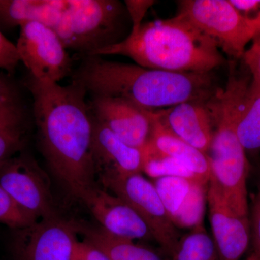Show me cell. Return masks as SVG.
Instances as JSON below:
<instances>
[{"label": "cell", "instance_id": "obj_1", "mask_svg": "<svg viewBox=\"0 0 260 260\" xmlns=\"http://www.w3.org/2000/svg\"><path fill=\"white\" fill-rule=\"evenodd\" d=\"M23 85L31 94L32 115L43 156L63 187L81 199L95 186L92 154L93 119L85 89L43 82L29 74Z\"/></svg>", "mask_w": 260, "mask_h": 260}, {"label": "cell", "instance_id": "obj_2", "mask_svg": "<svg viewBox=\"0 0 260 260\" xmlns=\"http://www.w3.org/2000/svg\"><path fill=\"white\" fill-rule=\"evenodd\" d=\"M71 82L90 96L118 98L148 111L183 102H206L215 93L213 72L179 73L148 69L138 64L107 60L100 56H82Z\"/></svg>", "mask_w": 260, "mask_h": 260}, {"label": "cell", "instance_id": "obj_3", "mask_svg": "<svg viewBox=\"0 0 260 260\" xmlns=\"http://www.w3.org/2000/svg\"><path fill=\"white\" fill-rule=\"evenodd\" d=\"M121 55L148 69L179 73H211L224 59L213 40L178 14L143 23L122 42L93 56Z\"/></svg>", "mask_w": 260, "mask_h": 260}, {"label": "cell", "instance_id": "obj_4", "mask_svg": "<svg viewBox=\"0 0 260 260\" xmlns=\"http://www.w3.org/2000/svg\"><path fill=\"white\" fill-rule=\"evenodd\" d=\"M124 4L117 0H67L54 30L68 50L93 56L126 38Z\"/></svg>", "mask_w": 260, "mask_h": 260}, {"label": "cell", "instance_id": "obj_5", "mask_svg": "<svg viewBox=\"0 0 260 260\" xmlns=\"http://www.w3.org/2000/svg\"><path fill=\"white\" fill-rule=\"evenodd\" d=\"M178 14L236 59H242L246 46L260 35V12L254 17L243 15L229 0H183Z\"/></svg>", "mask_w": 260, "mask_h": 260}, {"label": "cell", "instance_id": "obj_6", "mask_svg": "<svg viewBox=\"0 0 260 260\" xmlns=\"http://www.w3.org/2000/svg\"><path fill=\"white\" fill-rule=\"evenodd\" d=\"M99 176L106 190L124 200L139 214L150 229L154 241L172 258L181 236L172 223L153 181L142 173Z\"/></svg>", "mask_w": 260, "mask_h": 260}, {"label": "cell", "instance_id": "obj_7", "mask_svg": "<svg viewBox=\"0 0 260 260\" xmlns=\"http://www.w3.org/2000/svg\"><path fill=\"white\" fill-rule=\"evenodd\" d=\"M17 44L20 61L28 73L43 82L59 83L73 73V61L54 29L40 22L20 25Z\"/></svg>", "mask_w": 260, "mask_h": 260}, {"label": "cell", "instance_id": "obj_8", "mask_svg": "<svg viewBox=\"0 0 260 260\" xmlns=\"http://www.w3.org/2000/svg\"><path fill=\"white\" fill-rule=\"evenodd\" d=\"M0 186L37 220L57 215L49 178L37 160L24 150L0 169Z\"/></svg>", "mask_w": 260, "mask_h": 260}, {"label": "cell", "instance_id": "obj_9", "mask_svg": "<svg viewBox=\"0 0 260 260\" xmlns=\"http://www.w3.org/2000/svg\"><path fill=\"white\" fill-rule=\"evenodd\" d=\"M207 155L210 166V180L218 188L236 213L249 216V161L237 135L213 137Z\"/></svg>", "mask_w": 260, "mask_h": 260}, {"label": "cell", "instance_id": "obj_10", "mask_svg": "<svg viewBox=\"0 0 260 260\" xmlns=\"http://www.w3.org/2000/svg\"><path fill=\"white\" fill-rule=\"evenodd\" d=\"M14 232L13 260H72L78 240V223L58 215Z\"/></svg>", "mask_w": 260, "mask_h": 260}, {"label": "cell", "instance_id": "obj_11", "mask_svg": "<svg viewBox=\"0 0 260 260\" xmlns=\"http://www.w3.org/2000/svg\"><path fill=\"white\" fill-rule=\"evenodd\" d=\"M88 103L93 117L126 144L141 149L150 140L152 111L118 98L90 96Z\"/></svg>", "mask_w": 260, "mask_h": 260}, {"label": "cell", "instance_id": "obj_12", "mask_svg": "<svg viewBox=\"0 0 260 260\" xmlns=\"http://www.w3.org/2000/svg\"><path fill=\"white\" fill-rule=\"evenodd\" d=\"M207 205L212 238L220 260H240L251 242L249 216L236 213L210 180L207 191Z\"/></svg>", "mask_w": 260, "mask_h": 260}, {"label": "cell", "instance_id": "obj_13", "mask_svg": "<svg viewBox=\"0 0 260 260\" xmlns=\"http://www.w3.org/2000/svg\"><path fill=\"white\" fill-rule=\"evenodd\" d=\"M80 200L100 226L109 234L131 240H154L144 220L119 197L95 186L86 191Z\"/></svg>", "mask_w": 260, "mask_h": 260}, {"label": "cell", "instance_id": "obj_14", "mask_svg": "<svg viewBox=\"0 0 260 260\" xmlns=\"http://www.w3.org/2000/svg\"><path fill=\"white\" fill-rule=\"evenodd\" d=\"M172 223L179 230L203 224L208 184L198 180L167 177L153 180Z\"/></svg>", "mask_w": 260, "mask_h": 260}, {"label": "cell", "instance_id": "obj_15", "mask_svg": "<svg viewBox=\"0 0 260 260\" xmlns=\"http://www.w3.org/2000/svg\"><path fill=\"white\" fill-rule=\"evenodd\" d=\"M153 112L156 120L171 133L208 154L213 140V126L205 102H183Z\"/></svg>", "mask_w": 260, "mask_h": 260}, {"label": "cell", "instance_id": "obj_16", "mask_svg": "<svg viewBox=\"0 0 260 260\" xmlns=\"http://www.w3.org/2000/svg\"><path fill=\"white\" fill-rule=\"evenodd\" d=\"M92 154L96 175L142 173L141 149L130 146L93 117Z\"/></svg>", "mask_w": 260, "mask_h": 260}, {"label": "cell", "instance_id": "obj_17", "mask_svg": "<svg viewBox=\"0 0 260 260\" xmlns=\"http://www.w3.org/2000/svg\"><path fill=\"white\" fill-rule=\"evenodd\" d=\"M66 6L67 0H0V30L32 21L54 28Z\"/></svg>", "mask_w": 260, "mask_h": 260}, {"label": "cell", "instance_id": "obj_18", "mask_svg": "<svg viewBox=\"0 0 260 260\" xmlns=\"http://www.w3.org/2000/svg\"><path fill=\"white\" fill-rule=\"evenodd\" d=\"M153 116V131L149 143L158 151L181 162L202 182L208 184L210 178L208 155L173 134L156 120L154 114Z\"/></svg>", "mask_w": 260, "mask_h": 260}, {"label": "cell", "instance_id": "obj_19", "mask_svg": "<svg viewBox=\"0 0 260 260\" xmlns=\"http://www.w3.org/2000/svg\"><path fill=\"white\" fill-rule=\"evenodd\" d=\"M78 231L85 240L100 249L110 260H169L162 251L155 250L131 239L116 237L101 226L78 223Z\"/></svg>", "mask_w": 260, "mask_h": 260}, {"label": "cell", "instance_id": "obj_20", "mask_svg": "<svg viewBox=\"0 0 260 260\" xmlns=\"http://www.w3.org/2000/svg\"><path fill=\"white\" fill-rule=\"evenodd\" d=\"M237 134L246 153L260 151V82L252 76L239 109Z\"/></svg>", "mask_w": 260, "mask_h": 260}, {"label": "cell", "instance_id": "obj_21", "mask_svg": "<svg viewBox=\"0 0 260 260\" xmlns=\"http://www.w3.org/2000/svg\"><path fill=\"white\" fill-rule=\"evenodd\" d=\"M141 151L142 174L144 173L152 181L167 177L184 178L200 181L183 164L158 151L149 142L141 148Z\"/></svg>", "mask_w": 260, "mask_h": 260}, {"label": "cell", "instance_id": "obj_22", "mask_svg": "<svg viewBox=\"0 0 260 260\" xmlns=\"http://www.w3.org/2000/svg\"><path fill=\"white\" fill-rule=\"evenodd\" d=\"M173 260H220L218 249L204 225L181 236Z\"/></svg>", "mask_w": 260, "mask_h": 260}, {"label": "cell", "instance_id": "obj_23", "mask_svg": "<svg viewBox=\"0 0 260 260\" xmlns=\"http://www.w3.org/2000/svg\"><path fill=\"white\" fill-rule=\"evenodd\" d=\"M37 221L0 186V223L15 231L30 226Z\"/></svg>", "mask_w": 260, "mask_h": 260}, {"label": "cell", "instance_id": "obj_24", "mask_svg": "<svg viewBox=\"0 0 260 260\" xmlns=\"http://www.w3.org/2000/svg\"><path fill=\"white\" fill-rule=\"evenodd\" d=\"M28 120V108L23 102L0 108V133L27 129Z\"/></svg>", "mask_w": 260, "mask_h": 260}, {"label": "cell", "instance_id": "obj_25", "mask_svg": "<svg viewBox=\"0 0 260 260\" xmlns=\"http://www.w3.org/2000/svg\"><path fill=\"white\" fill-rule=\"evenodd\" d=\"M26 131L0 133V169L9 159L23 151L26 143Z\"/></svg>", "mask_w": 260, "mask_h": 260}, {"label": "cell", "instance_id": "obj_26", "mask_svg": "<svg viewBox=\"0 0 260 260\" xmlns=\"http://www.w3.org/2000/svg\"><path fill=\"white\" fill-rule=\"evenodd\" d=\"M21 95L13 75L0 71V108L23 102Z\"/></svg>", "mask_w": 260, "mask_h": 260}, {"label": "cell", "instance_id": "obj_27", "mask_svg": "<svg viewBox=\"0 0 260 260\" xmlns=\"http://www.w3.org/2000/svg\"><path fill=\"white\" fill-rule=\"evenodd\" d=\"M20 61L16 46L0 30V71L13 75Z\"/></svg>", "mask_w": 260, "mask_h": 260}, {"label": "cell", "instance_id": "obj_28", "mask_svg": "<svg viewBox=\"0 0 260 260\" xmlns=\"http://www.w3.org/2000/svg\"><path fill=\"white\" fill-rule=\"evenodd\" d=\"M152 0H126L124 1L126 12L132 23L131 31H137L143 25V20L145 14L154 4Z\"/></svg>", "mask_w": 260, "mask_h": 260}, {"label": "cell", "instance_id": "obj_29", "mask_svg": "<svg viewBox=\"0 0 260 260\" xmlns=\"http://www.w3.org/2000/svg\"><path fill=\"white\" fill-rule=\"evenodd\" d=\"M249 218L251 224V242H252L254 253L260 260V185L251 203Z\"/></svg>", "mask_w": 260, "mask_h": 260}, {"label": "cell", "instance_id": "obj_30", "mask_svg": "<svg viewBox=\"0 0 260 260\" xmlns=\"http://www.w3.org/2000/svg\"><path fill=\"white\" fill-rule=\"evenodd\" d=\"M72 260H110L105 253L83 239V242L77 241L73 250Z\"/></svg>", "mask_w": 260, "mask_h": 260}, {"label": "cell", "instance_id": "obj_31", "mask_svg": "<svg viewBox=\"0 0 260 260\" xmlns=\"http://www.w3.org/2000/svg\"><path fill=\"white\" fill-rule=\"evenodd\" d=\"M242 59L251 76L260 82V35L252 41Z\"/></svg>", "mask_w": 260, "mask_h": 260}, {"label": "cell", "instance_id": "obj_32", "mask_svg": "<svg viewBox=\"0 0 260 260\" xmlns=\"http://www.w3.org/2000/svg\"><path fill=\"white\" fill-rule=\"evenodd\" d=\"M231 4L243 15L260 12V0H229Z\"/></svg>", "mask_w": 260, "mask_h": 260}, {"label": "cell", "instance_id": "obj_33", "mask_svg": "<svg viewBox=\"0 0 260 260\" xmlns=\"http://www.w3.org/2000/svg\"><path fill=\"white\" fill-rule=\"evenodd\" d=\"M246 260H259L258 259L257 256H256V254H254V252L251 253L250 255L248 256L247 258H246Z\"/></svg>", "mask_w": 260, "mask_h": 260}]
</instances>
